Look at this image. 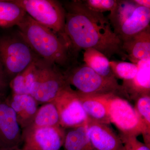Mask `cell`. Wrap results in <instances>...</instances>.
Listing matches in <instances>:
<instances>
[{
    "mask_svg": "<svg viewBox=\"0 0 150 150\" xmlns=\"http://www.w3.org/2000/svg\"><path fill=\"white\" fill-rule=\"evenodd\" d=\"M66 40L74 58L81 50L94 48L108 59L117 55L127 59L122 42L103 13L89 8L83 1L64 2Z\"/></svg>",
    "mask_w": 150,
    "mask_h": 150,
    "instance_id": "obj_1",
    "label": "cell"
},
{
    "mask_svg": "<svg viewBox=\"0 0 150 150\" xmlns=\"http://www.w3.org/2000/svg\"><path fill=\"white\" fill-rule=\"evenodd\" d=\"M17 26L20 37L38 57L58 67H69L74 58L69 46L62 37L27 14Z\"/></svg>",
    "mask_w": 150,
    "mask_h": 150,
    "instance_id": "obj_2",
    "label": "cell"
},
{
    "mask_svg": "<svg viewBox=\"0 0 150 150\" xmlns=\"http://www.w3.org/2000/svg\"><path fill=\"white\" fill-rule=\"evenodd\" d=\"M67 82L74 86L78 93L89 96L115 95L129 98L122 85L115 77L98 74L85 64L70 66L63 72Z\"/></svg>",
    "mask_w": 150,
    "mask_h": 150,
    "instance_id": "obj_3",
    "label": "cell"
},
{
    "mask_svg": "<svg viewBox=\"0 0 150 150\" xmlns=\"http://www.w3.org/2000/svg\"><path fill=\"white\" fill-rule=\"evenodd\" d=\"M98 96L106 104L110 123L117 127L119 134L137 137L142 134L144 144L150 148V133L127 100L115 95Z\"/></svg>",
    "mask_w": 150,
    "mask_h": 150,
    "instance_id": "obj_4",
    "label": "cell"
},
{
    "mask_svg": "<svg viewBox=\"0 0 150 150\" xmlns=\"http://www.w3.org/2000/svg\"><path fill=\"white\" fill-rule=\"evenodd\" d=\"M71 87L64 73L58 66L39 58L37 73L30 93L38 103L53 102Z\"/></svg>",
    "mask_w": 150,
    "mask_h": 150,
    "instance_id": "obj_5",
    "label": "cell"
},
{
    "mask_svg": "<svg viewBox=\"0 0 150 150\" xmlns=\"http://www.w3.org/2000/svg\"><path fill=\"white\" fill-rule=\"evenodd\" d=\"M39 58L20 37H0V62L10 81Z\"/></svg>",
    "mask_w": 150,
    "mask_h": 150,
    "instance_id": "obj_6",
    "label": "cell"
},
{
    "mask_svg": "<svg viewBox=\"0 0 150 150\" xmlns=\"http://www.w3.org/2000/svg\"><path fill=\"white\" fill-rule=\"evenodd\" d=\"M11 1L35 21L51 29L67 42L64 32L66 12L61 2L54 0Z\"/></svg>",
    "mask_w": 150,
    "mask_h": 150,
    "instance_id": "obj_7",
    "label": "cell"
},
{
    "mask_svg": "<svg viewBox=\"0 0 150 150\" xmlns=\"http://www.w3.org/2000/svg\"><path fill=\"white\" fill-rule=\"evenodd\" d=\"M65 135V129L61 126H28L22 130V146L19 150H60Z\"/></svg>",
    "mask_w": 150,
    "mask_h": 150,
    "instance_id": "obj_8",
    "label": "cell"
},
{
    "mask_svg": "<svg viewBox=\"0 0 150 150\" xmlns=\"http://www.w3.org/2000/svg\"><path fill=\"white\" fill-rule=\"evenodd\" d=\"M58 110L60 126L66 129L74 128L87 122L88 118L76 91L70 88L53 101Z\"/></svg>",
    "mask_w": 150,
    "mask_h": 150,
    "instance_id": "obj_9",
    "label": "cell"
},
{
    "mask_svg": "<svg viewBox=\"0 0 150 150\" xmlns=\"http://www.w3.org/2000/svg\"><path fill=\"white\" fill-rule=\"evenodd\" d=\"M22 130L5 97L0 98V149L15 150L21 144Z\"/></svg>",
    "mask_w": 150,
    "mask_h": 150,
    "instance_id": "obj_10",
    "label": "cell"
},
{
    "mask_svg": "<svg viewBox=\"0 0 150 150\" xmlns=\"http://www.w3.org/2000/svg\"><path fill=\"white\" fill-rule=\"evenodd\" d=\"M88 132L96 150H124L122 141L108 124L88 120Z\"/></svg>",
    "mask_w": 150,
    "mask_h": 150,
    "instance_id": "obj_11",
    "label": "cell"
},
{
    "mask_svg": "<svg viewBox=\"0 0 150 150\" xmlns=\"http://www.w3.org/2000/svg\"><path fill=\"white\" fill-rule=\"evenodd\" d=\"M6 100L16 114L21 130L32 123L38 108V103L30 95L12 94Z\"/></svg>",
    "mask_w": 150,
    "mask_h": 150,
    "instance_id": "obj_12",
    "label": "cell"
},
{
    "mask_svg": "<svg viewBox=\"0 0 150 150\" xmlns=\"http://www.w3.org/2000/svg\"><path fill=\"white\" fill-rule=\"evenodd\" d=\"M122 49L131 63L150 59V26L123 41Z\"/></svg>",
    "mask_w": 150,
    "mask_h": 150,
    "instance_id": "obj_13",
    "label": "cell"
},
{
    "mask_svg": "<svg viewBox=\"0 0 150 150\" xmlns=\"http://www.w3.org/2000/svg\"><path fill=\"white\" fill-rule=\"evenodd\" d=\"M138 70L135 78L123 81V86L129 98L135 100L143 95H150V59L137 63Z\"/></svg>",
    "mask_w": 150,
    "mask_h": 150,
    "instance_id": "obj_14",
    "label": "cell"
},
{
    "mask_svg": "<svg viewBox=\"0 0 150 150\" xmlns=\"http://www.w3.org/2000/svg\"><path fill=\"white\" fill-rule=\"evenodd\" d=\"M150 8L138 6L114 32L122 42L150 26Z\"/></svg>",
    "mask_w": 150,
    "mask_h": 150,
    "instance_id": "obj_15",
    "label": "cell"
},
{
    "mask_svg": "<svg viewBox=\"0 0 150 150\" xmlns=\"http://www.w3.org/2000/svg\"><path fill=\"white\" fill-rule=\"evenodd\" d=\"M77 92L88 120L110 125L107 106L99 96L83 95Z\"/></svg>",
    "mask_w": 150,
    "mask_h": 150,
    "instance_id": "obj_16",
    "label": "cell"
},
{
    "mask_svg": "<svg viewBox=\"0 0 150 150\" xmlns=\"http://www.w3.org/2000/svg\"><path fill=\"white\" fill-rule=\"evenodd\" d=\"M68 129L63 146L64 150H96L89 138L87 122Z\"/></svg>",
    "mask_w": 150,
    "mask_h": 150,
    "instance_id": "obj_17",
    "label": "cell"
},
{
    "mask_svg": "<svg viewBox=\"0 0 150 150\" xmlns=\"http://www.w3.org/2000/svg\"><path fill=\"white\" fill-rule=\"evenodd\" d=\"M39 58L10 81V87L12 93L30 95L37 73Z\"/></svg>",
    "mask_w": 150,
    "mask_h": 150,
    "instance_id": "obj_18",
    "label": "cell"
},
{
    "mask_svg": "<svg viewBox=\"0 0 150 150\" xmlns=\"http://www.w3.org/2000/svg\"><path fill=\"white\" fill-rule=\"evenodd\" d=\"M26 15L25 11L12 1L0 0V28L17 25Z\"/></svg>",
    "mask_w": 150,
    "mask_h": 150,
    "instance_id": "obj_19",
    "label": "cell"
},
{
    "mask_svg": "<svg viewBox=\"0 0 150 150\" xmlns=\"http://www.w3.org/2000/svg\"><path fill=\"white\" fill-rule=\"evenodd\" d=\"M83 62L86 65L98 74L105 77H115L110 66L109 59L94 48L84 50Z\"/></svg>",
    "mask_w": 150,
    "mask_h": 150,
    "instance_id": "obj_20",
    "label": "cell"
},
{
    "mask_svg": "<svg viewBox=\"0 0 150 150\" xmlns=\"http://www.w3.org/2000/svg\"><path fill=\"white\" fill-rule=\"evenodd\" d=\"M29 126L35 127L61 126L59 112L54 103H44L38 108L33 121Z\"/></svg>",
    "mask_w": 150,
    "mask_h": 150,
    "instance_id": "obj_21",
    "label": "cell"
},
{
    "mask_svg": "<svg viewBox=\"0 0 150 150\" xmlns=\"http://www.w3.org/2000/svg\"><path fill=\"white\" fill-rule=\"evenodd\" d=\"M110 66L114 76L123 81L133 80L138 71V65L131 62L111 61Z\"/></svg>",
    "mask_w": 150,
    "mask_h": 150,
    "instance_id": "obj_22",
    "label": "cell"
},
{
    "mask_svg": "<svg viewBox=\"0 0 150 150\" xmlns=\"http://www.w3.org/2000/svg\"><path fill=\"white\" fill-rule=\"evenodd\" d=\"M134 100V108L145 128L150 133V95L142 96Z\"/></svg>",
    "mask_w": 150,
    "mask_h": 150,
    "instance_id": "obj_23",
    "label": "cell"
},
{
    "mask_svg": "<svg viewBox=\"0 0 150 150\" xmlns=\"http://www.w3.org/2000/svg\"><path fill=\"white\" fill-rule=\"evenodd\" d=\"M116 0H86L83 1L89 8L97 12L103 13L106 11H112L117 4Z\"/></svg>",
    "mask_w": 150,
    "mask_h": 150,
    "instance_id": "obj_24",
    "label": "cell"
},
{
    "mask_svg": "<svg viewBox=\"0 0 150 150\" xmlns=\"http://www.w3.org/2000/svg\"><path fill=\"white\" fill-rule=\"evenodd\" d=\"M124 150H150L144 143H142L135 136L119 134Z\"/></svg>",
    "mask_w": 150,
    "mask_h": 150,
    "instance_id": "obj_25",
    "label": "cell"
},
{
    "mask_svg": "<svg viewBox=\"0 0 150 150\" xmlns=\"http://www.w3.org/2000/svg\"><path fill=\"white\" fill-rule=\"evenodd\" d=\"M7 78L0 62V98L5 97V93L8 84Z\"/></svg>",
    "mask_w": 150,
    "mask_h": 150,
    "instance_id": "obj_26",
    "label": "cell"
},
{
    "mask_svg": "<svg viewBox=\"0 0 150 150\" xmlns=\"http://www.w3.org/2000/svg\"><path fill=\"white\" fill-rule=\"evenodd\" d=\"M134 3L138 5L150 8V0H133Z\"/></svg>",
    "mask_w": 150,
    "mask_h": 150,
    "instance_id": "obj_27",
    "label": "cell"
},
{
    "mask_svg": "<svg viewBox=\"0 0 150 150\" xmlns=\"http://www.w3.org/2000/svg\"><path fill=\"white\" fill-rule=\"evenodd\" d=\"M0 150H5V149H0Z\"/></svg>",
    "mask_w": 150,
    "mask_h": 150,
    "instance_id": "obj_28",
    "label": "cell"
},
{
    "mask_svg": "<svg viewBox=\"0 0 150 150\" xmlns=\"http://www.w3.org/2000/svg\"><path fill=\"white\" fill-rule=\"evenodd\" d=\"M16 150H19V148H18V149H17Z\"/></svg>",
    "mask_w": 150,
    "mask_h": 150,
    "instance_id": "obj_29",
    "label": "cell"
}]
</instances>
